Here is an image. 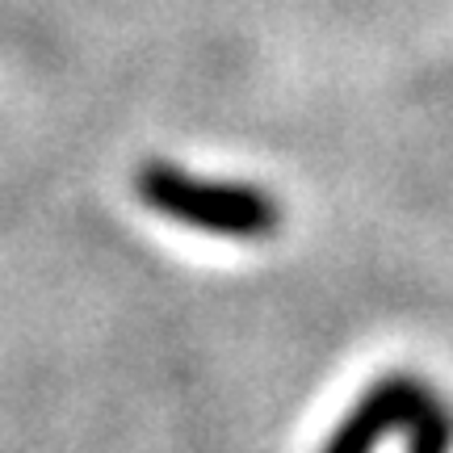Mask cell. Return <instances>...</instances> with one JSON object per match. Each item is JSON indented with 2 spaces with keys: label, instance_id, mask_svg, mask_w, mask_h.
<instances>
[{
  "label": "cell",
  "instance_id": "cell-2",
  "mask_svg": "<svg viewBox=\"0 0 453 453\" xmlns=\"http://www.w3.org/2000/svg\"><path fill=\"white\" fill-rule=\"evenodd\" d=\"M387 433H407L411 453H449L453 411L428 382L411 373H387L349 407V416L324 441V453H373Z\"/></svg>",
  "mask_w": 453,
  "mask_h": 453
},
{
  "label": "cell",
  "instance_id": "cell-1",
  "mask_svg": "<svg viewBox=\"0 0 453 453\" xmlns=\"http://www.w3.org/2000/svg\"><path fill=\"white\" fill-rule=\"evenodd\" d=\"M134 194L143 206L173 219L180 226H194L223 240H265L281 223V206L273 194L248 180H206L194 177L177 164H143L134 177Z\"/></svg>",
  "mask_w": 453,
  "mask_h": 453
}]
</instances>
